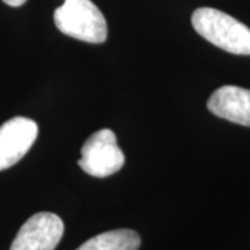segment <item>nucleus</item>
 <instances>
[{
  "label": "nucleus",
  "instance_id": "nucleus-3",
  "mask_svg": "<svg viewBox=\"0 0 250 250\" xmlns=\"http://www.w3.org/2000/svg\"><path fill=\"white\" fill-rule=\"evenodd\" d=\"M125 157L117 145L116 134L111 129H100L90 135L81 149L78 164L86 174L96 178H106L123 168Z\"/></svg>",
  "mask_w": 250,
  "mask_h": 250
},
{
  "label": "nucleus",
  "instance_id": "nucleus-5",
  "mask_svg": "<svg viewBox=\"0 0 250 250\" xmlns=\"http://www.w3.org/2000/svg\"><path fill=\"white\" fill-rule=\"evenodd\" d=\"M38 124L27 117H14L0 126V171L17 164L32 147Z\"/></svg>",
  "mask_w": 250,
  "mask_h": 250
},
{
  "label": "nucleus",
  "instance_id": "nucleus-7",
  "mask_svg": "<svg viewBox=\"0 0 250 250\" xmlns=\"http://www.w3.org/2000/svg\"><path fill=\"white\" fill-rule=\"evenodd\" d=\"M141 236L132 229H114L99 233L83 242L77 250H138Z\"/></svg>",
  "mask_w": 250,
  "mask_h": 250
},
{
  "label": "nucleus",
  "instance_id": "nucleus-8",
  "mask_svg": "<svg viewBox=\"0 0 250 250\" xmlns=\"http://www.w3.org/2000/svg\"><path fill=\"white\" fill-rule=\"evenodd\" d=\"M6 4H9L11 7H20V6H22L27 0H3Z\"/></svg>",
  "mask_w": 250,
  "mask_h": 250
},
{
  "label": "nucleus",
  "instance_id": "nucleus-4",
  "mask_svg": "<svg viewBox=\"0 0 250 250\" xmlns=\"http://www.w3.org/2000/svg\"><path fill=\"white\" fill-rule=\"evenodd\" d=\"M64 233V224L57 214L38 213L20 228L10 250H54Z\"/></svg>",
  "mask_w": 250,
  "mask_h": 250
},
{
  "label": "nucleus",
  "instance_id": "nucleus-1",
  "mask_svg": "<svg viewBox=\"0 0 250 250\" xmlns=\"http://www.w3.org/2000/svg\"><path fill=\"white\" fill-rule=\"evenodd\" d=\"M199 35L228 53L250 56V28L221 10L200 7L192 14Z\"/></svg>",
  "mask_w": 250,
  "mask_h": 250
},
{
  "label": "nucleus",
  "instance_id": "nucleus-2",
  "mask_svg": "<svg viewBox=\"0 0 250 250\" xmlns=\"http://www.w3.org/2000/svg\"><path fill=\"white\" fill-rule=\"evenodd\" d=\"M54 24L64 35L88 43H103L107 39V22L92 0H64L54 10Z\"/></svg>",
  "mask_w": 250,
  "mask_h": 250
},
{
  "label": "nucleus",
  "instance_id": "nucleus-6",
  "mask_svg": "<svg viewBox=\"0 0 250 250\" xmlns=\"http://www.w3.org/2000/svg\"><path fill=\"white\" fill-rule=\"evenodd\" d=\"M207 108L214 116L235 124L250 126V90L225 85L213 92Z\"/></svg>",
  "mask_w": 250,
  "mask_h": 250
}]
</instances>
